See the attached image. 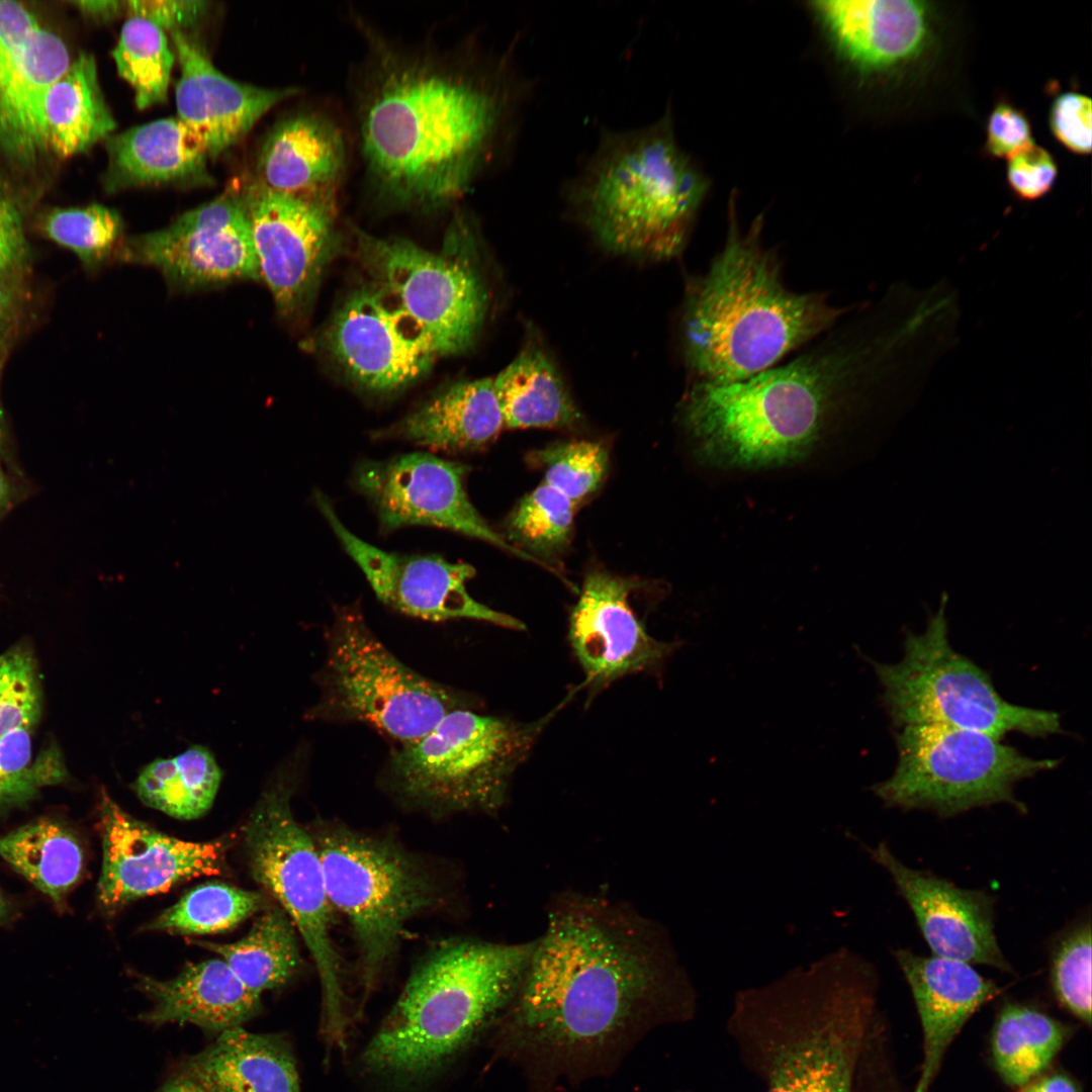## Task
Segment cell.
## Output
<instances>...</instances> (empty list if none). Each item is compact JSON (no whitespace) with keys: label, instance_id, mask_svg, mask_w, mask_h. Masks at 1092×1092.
Returning a JSON list of instances; mask_svg holds the SVG:
<instances>
[{"label":"cell","instance_id":"6da1fadb","mask_svg":"<svg viewBox=\"0 0 1092 1092\" xmlns=\"http://www.w3.org/2000/svg\"><path fill=\"white\" fill-rule=\"evenodd\" d=\"M697 991L668 934L607 899L550 907L524 978L493 1037L529 1092L612 1074L652 1029L694 1019Z\"/></svg>","mask_w":1092,"mask_h":1092},{"label":"cell","instance_id":"7a4b0ae2","mask_svg":"<svg viewBox=\"0 0 1092 1092\" xmlns=\"http://www.w3.org/2000/svg\"><path fill=\"white\" fill-rule=\"evenodd\" d=\"M381 57L360 110L372 183L396 205L458 200L510 146L529 92L525 78L509 55L453 63Z\"/></svg>","mask_w":1092,"mask_h":1092},{"label":"cell","instance_id":"3957f363","mask_svg":"<svg viewBox=\"0 0 1092 1092\" xmlns=\"http://www.w3.org/2000/svg\"><path fill=\"white\" fill-rule=\"evenodd\" d=\"M877 990L874 966L842 947L738 991L727 1030L763 1092H856Z\"/></svg>","mask_w":1092,"mask_h":1092},{"label":"cell","instance_id":"277c9868","mask_svg":"<svg viewBox=\"0 0 1092 1092\" xmlns=\"http://www.w3.org/2000/svg\"><path fill=\"white\" fill-rule=\"evenodd\" d=\"M725 244L689 286L680 320L681 351L693 382L745 380L837 325L848 308L825 293L785 283L776 251L761 239L762 216L743 232L730 200Z\"/></svg>","mask_w":1092,"mask_h":1092},{"label":"cell","instance_id":"5b68a950","mask_svg":"<svg viewBox=\"0 0 1092 1092\" xmlns=\"http://www.w3.org/2000/svg\"><path fill=\"white\" fill-rule=\"evenodd\" d=\"M535 941L446 940L414 968L359 1066L395 1092L422 1087L451 1065L507 1008Z\"/></svg>","mask_w":1092,"mask_h":1092},{"label":"cell","instance_id":"8992f818","mask_svg":"<svg viewBox=\"0 0 1092 1092\" xmlns=\"http://www.w3.org/2000/svg\"><path fill=\"white\" fill-rule=\"evenodd\" d=\"M707 190L666 112L638 128L605 130L566 194L607 250L665 260L684 249Z\"/></svg>","mask_w":1092,"mask_h":1092},{"label":"cell","instance_id":"52a82bcc","mask_svg":"<svg viewBox=\"0 0 1092 1092\" xmlns=\"http://www.w3.org/2000/svg\"><path fill=\"white\" fill-rule=\"evenodd\" d=\"M309 832L332 908L354 940L360 1014L394 963L406 926L438 908L446 891L421 856L388 836L326 820Z\"/></svg>","mask_w":1092,"mask_h":1092},{"label":"cell","instance_id":"ba28073f","mask_svg":"<svg viewBox=\"0 0 1092 1092\" xmlns=\"http://www.w3.org/2000/svg\"><path fill=\"white\" fill-rule=\"evenodd\" d=\"M295 768L284 763L261 794L244 828L245 848L252 877L290 918L315 966L325 1043L343 1049L351 1021L344 964L315 844L291 810Z\"/></svg>","mask_w":1092,"mask_h":1092},{"label":"cell","instance_id":"9c48e42d","mask_svg":"<svg viewBox=\"0 0 1092 1092\" xmlns=\"http://www.w3.org/2000/svg\"><path fill=\"white\" fill-rule=\"evenodd\" d=\"M460 708L387 762V787L404 804L434 815L494 812L511 779L553 713L531 723Z\"/></svg>","mask_w":1092,"mask_h":1092},{"label":"cell","instance_id":"30bf717a","mask_svg":"<svg viewBox=\"0 0 1092 1092\" xmlns=\"http://www.w3.org/2000/svg\"><path fill=\"white\" fill-rule=\"evenodd\" d=\"M872 664L883 687L882 703L898 729L935 724L999 739L1010 732L1046 737L1062 731L1057 712L1007 702L984 669L953 649L943 604L922 633H906L898 662Z\"/></svg>","mask_w":1092,"mask_h":1092},{"label":"cell","instance_id":"8fae6325","mask_svg":"<svg viewBox=\"0 0 1092 1092\" xmlns=\"http://www.w3.org/2000/svg\"><path fill=\"white\" fill-rule=\"evenodd\" d=\"M309 718L360 722L412 744L445 715L471 705L465 696L401 662L370 630L358 607L338 609Z\"/></svg>","mask_w":1092,"mask_h":1092},{"label":"cell","instance_id":"7c38bea8","mask_svg":"<svg viewBox=\"0 0 1092 1092\" xmlns=\"http://www.w3.org/2000/svg\"><path fill=\"white\" fill-rule=\"evenodd\" d=\"M895 737L897 765L874 794L888 807L941 817L999 803L1025 811L1015 785L1059 763L1024 755L989 734L944 725H907Z\"/></svg>","mask_w":1092,"mask_h":1092},{"label":"cell","instance_id":"4fadbf2b","mask_svg":"<svg viewBox=\"0 0 1092 1092\" xmlns=\"http://www.w3.org/2000/svg\"><path fill=\"white\" fill-rule=\"evenodd\" d=\"M358 258L379 288L423 329L437 356L459 354L484 321L487 292L469 253L472 234L461 217L440 252L403 239L356 234Z\"/></svg>","mask_w":1092,"mask_h":1092},{"label":"cell","instance_id":"5bb4252c","mask_svg":"<svg viewBox=\"0 0 1092 1092\" xmlns=\"http://www.w3.org/2000/svg\"><path fill=\"white\" fill-rule=\"evenodd\" d=\"M115 259L153 267L182 291L260 281L244 195L237 193H224L164 229L123 240Z\"/></svg>","mask_w":1092,"mask_h":1092},{"label":"cell","instance_id":"9a60e30c","mask_svg":"<svg viewBox=\"0 0 1092 1092\" xmlns=\"http://www.w3.org/2000/svg\"><path fill=\"white\" fill-rule=\"evenodd\" d=\"M468 471L463 463L415 452L386 461L362 462L354 480L371 502L384 532L417 525L443 528L550 570L543 561L509 543L478 513L466 490Z\"/></svg>","mask_w":1092,"mask_h":1092},{"label":"cell","instance_id":"2e32d148","mask_svg":"<svg viewBox=\"0 0 1092 1092\" xmlns=\"http://www.w3.org/2000/svg\"><path fill=\"white\" fill-rule=\"evenodd\" d=\"M244 201L260 281L281 317H297L334 247L335 195L290 194L260 185L244 194Z\"/></svg>","mask_w":1092,"mask_h":1092},{"label":"cell","instance_id":"e0dca14e","mask_svg":"<svg viewBox=\"0 0 1092 1092\" xmlns=\"http://www.w3.org/2000/svg\"><path fill=\"white\" fill-rule=\"evenodd\" d=\"M98 829L102 868L97 900L106 914L185 880L219 875L233 841L192 842L167 835L126 813L104 790L98 805Z\"/></svg>","mask_w":1092,"mask_h":1092},{"label":"cell","instance_id":"ac0fdd59","mask_svg":"<svg viewBox=\"0 0 1092 1092\" xmlns=\"http://www.w3.org/2000/svg\"><path fill=\"white\" fill-rule=\"evenodd\" d=\"M313 496L343 548L385 605L432 622L469 619L511 629L523 628L517 619L489 609L469 595L466 582L475 573L471 565L439 556L384 551L347 529L323 492L316 490Z\"/></svg>","mask_w":1092,"mask_h":1092},{"label":"cell","instance_id":"d6986e66","mask_svg":"<svg viewBox=\"0 0 1092 1092\" xmlns=\"http://www.w3.org/2000/svg\"><path fill=\"white\" fill-rule=\"evenodd\" d=\"M326 348L358 385L402 388L429 371L437 354L423 329L375 284L354 291L325 335Z\"/></svg>","mask_w":1092,"mask_h":1092},{"label":"cell","instance_id":"ffe728a7","mask_svg":"<svg viewBox=\"0 0 1092 1092\" xmlns=\"http://www.w3.org/2000/svg\"><path fill=\"white\" fill-rule=\"evenodd\" d=\"M60 36L22 3L0 0V151L28 164L47 150L44 102L71 64Z\"/></svg>","mask_w":1092,"mask_h":1092},{"label":"cell","instance_id":"44dd1931","mask_svg":"<svg viewBox=\"0 0 1092 1092\" xmlns=\"http://www.w3.org/2000/svg\"><path fill=\"white\" fill-rule=\"evenodd\" d=\"M635 581L602 570L589 572L569 617L568 639L593 688L659 669L682 645L653 638L629 598Z\"/></svg>","mask_w":1092,"mask_h":1092},{"label":"cell","instance_id":"7402d4cb","mask_svg":"<svg viewBox=\"0 0 1092 1092\" xmlns=\"http://www.w3.org/2000/svg\"><path fill=\"white\" fill-rule=\"evenodd\" d=\"M863 847L891 876L935 956L1012 972L997 942L992 896L907 867L886 842Z\"/></svg>","mask_w":1092,"mask_h":1092},{"label":"cell","instance_id":"603a6c76","mask_svg":"<svg viewBox=\"0 0 1092 1092\" xmlns=\"http://www.w3.org/2000/svg\"><path fill=\"white\" fill-rule=\"evenodd\" d=\"M837 52L862 74L889 72L915 62L933 37L932 10L914 0L813 1Z\"/></svg>","mask_w":1092,"mask_h":1092},{"label":"cell","instance_id":"cb8c5ba5","mask_svg":"<svg viewBox=\"0 0 1092 1092\" xmlns=\"http://www.w3.org/2000/svg\"><path fill=\"white\" fill-rule=\"evenodd\" d=\"M171 35L181 69L175 89L177 117L198 133L209 158L231 148L272 107L298 92L234 81L183 31Z\"/></svg>","mask_w":1092,"mask_h":1092},{"label":"cell","instance_id":"d4e9b609","mask_svg":"<svg viewBox=\"0 0 1092 1092\" xmlns=\"http://www.w3.org/2000/svg\"><path fill=\"white\" fill-rule=\"evenodd\" d=\"M893 954L911 989L923 1033V1059L914 1092H929L962 1027L1001 990L965 962L923 957L904 948Z\"/></svg>","mask_w":1092,"mask_h":1092},{"label":"cell","instance_id":"484cf974","mask_svg":"<svg viewBox=\"0 0 1092 1092\" xmlns=\"http://www.w3.org/2000/svg\"><path fill=\"white\" fill-rule=\"evenodd\" d=\"M134 986L153 1003L139 1015L152 1026L192 1024L217 1036L261 1012V997L251 992L221 959L188 964L176 977L158 980L134 974Z\"/></svg>","mask_w":1092,"mask_h":1092},{"label":"cell","instance_id":"4316f807","mask_svg":"<svg viewBox=\"0 0 1092 1092\" xmlns=\"http://www.w3.org/2000/svg\"><path fill=\"white\" fill-rule=\"evenodd\" d=\"M346 164L340 128L322 114L305 112L280 121L259 159L263 186L278 192L335 195Z\"/></svg>","mask_w":1092,"mask_h":1092},{"label":"cell","instance_id":"83f0119b","mask_svg":"<svg viewBox=\"0 0 1092 1092\" xmlns=\"http://www.w3.org/2000/svg\"><path fill=\"white\" fill-rule=\"evenodd\" d=\"M174 1068L213 1092H301L292 1044L282 1033L228 1029Z\"/></svg>","mask_w":1092,"mask_h":1092},{"label":"cell","instance_id":"f1b7e54d","mask_svg":"<svg viewBox=\"0 0 1092 1092\" xmlns=\"http://www.w3.org/2000/svg\"><path fill=\"white\" fill-rule=\"evenodd\" d=\"M505 428L490 377L457 382L428 399L379 437H394L435 451H473Z\"/></svg>","mask_w":1092,"mask_h":1092},{"label":"cell","instance_id":"f546056e","mask_svg":"<svg viewBox=\"0 0 1092 1092\" xmlns=\"http://www.w3.org/2000/svg\"><path fill=\"white\" fill-rule=\"evenodd\" d=\"M109 138L107 180L112 189L194 178L204 172L209 158L202 139L177 116Z\"/></svg>","mask_w":1092,"mask_h":1092},{"label":"cell","instance_id":"4dcf8cb0","mask_svg":"<svg viewBox=\"0 0 1092 1092\" xmlns=\"http://www.w3.org/2000/svg\"><path fill=\"white\" fill-rule=\"evenodd\" d=\"M492 380L505 428H571L581 420L555 362L535 341L527 342Z\"/></svg>","mask_w":1092,"mask_h":1092},{"label":"cell","instance_id":"1f68e13d","mask_svg":"<svg viewBox=\"0 0 1092 1092\" xmlns=\"http://www.w3.org/2000/svg\"><path fill=\"white\" fill-rule=\"evenodd\" d=\"M47 148L67 158L109 138L116 123L101 92L94 58L81 54L52 85L44 102Z\"/></svg>","mask_w":1092,"mask_h":1092},{"label":"cell","instance_id":"d6a6232c","mask_svg":"<svg viewBox=\"0 0 1092 1092\" xmlns=\"http://www.w3.org/2000/svg\"><path fill=\"white\" fill-rule=\"evenodd\" d=\"M220 956L243 984L261 997L294 979L302 967L298 933L278 904L270 903L250 931L233 943L192 940Z\"/></svg>","mask_w":1092,"mask_h":1092},{"label":"cell","instance_id":"836d02e7","mask_svg":"<svg viewBox=\"0 0 1092 1092\" xmlns=\"http://www.w3.org/2000/svg\"><path fill=\"white\" fill-rule=\"evenodd\" d=\"M0 857L60 908L81 879L85 859L78 835L48 818L0 836Z\"/></svg>","mask_w":1092,"mask_h":1092},{"label":"cell","instance_id":"e575fe53","mask_svg":"<svg viewBox=\"0 0 1092 1092\" xmlns=\"http://www.w3.org/2000/svg\"><path fill=\"white\" fill-rule=\"evenodd\" d=\"M213 754L192 745L182 753L145 765L131 785L147 806L178 819H195L211 807L221 781Z\"/></svg>","mask_w":1092,"mask_h":1092},{"label":"cell","instance_id":"d590c367","mask_svg":"<svg viewBox=\"0 0 1092 1092\" xmlns=\"http://www.w3.org/2000/svg\"><path fill=\"white\" fill-rule=\"evenodd\" d=\"M1069 1035V1026L1048 1014L1007 1003L992 1034L995 1069L1006 1084L1020 1088L1049 1067Z\"/></svg>","mask_w":1092,"mask_h":1092},{"label":"cell","instance_id":"8d00e7d4","mask_svg":"<svg viewBox=\"0 0 1092 1092\" xmlns=\"http://www.w3.org/2000/svg\"><path fill=\"white\" fill-rule=\"evenodd\" d=\"M271 902L265 895L224 883H205L146 925L148 930L176 934H208L230 930L262 911Z\"/></svg>","mask_w":1092,"mask_h":1092},{"label":"cell","instance_id":"74e56055","mask_svg":"<svg viewBox=\"0 0 1092 1092\" xmlns=\"http://www.w3.org/2000/svg\"><path fill=\"white\" fill-rule=\"evenodd\" d=\"M112 57L119 76L133 90L138 108L166 100L175 56L163 29L143 17L130 15L121 28Z\"/></svg>","mask_w":1092,"mask_h":1092},{"label":"cell","instance_id":"f35d334b","mask_svg":"<svg viewBox=\"0 0 1092 1092\" xmlns=\"http://www.w3.org/2000/svg\"><path fill=\"white\" fill-rule=\"evenodd\" d=\"M576 508L562 493L542 482L513 509L506 520L505 538L531 556L533 552L544 557L557 555L570 541Z\"/></svg>","mask_w":1092,"mask_h":1092},{"label":"cell","instance_id":"ab89813d","mask_svg":"<svg viewBox=\"0 0 1092 1092\" xmlns=\"http://www.w3.org/2000/svg\"><path fill=\"white\" fill-rule=\"evenodd\" d=\"M42 234L95 268L115 258L123 240L119 214L104 205L55 208L41 219Z\"/></svg>","mask_w":1092,"mask_h":1092},{"label":"cell","instance_id":"60d3db41","mask_svg":"<svg viewBox=\"0 0 1092 1092\" xmlns=\"http://www.w3.org/2000/svg\"><path fill=\"white\" fill-rule=\"evenodd\" d=\"M527 459L542 470L543 483L578 506L602 485L608 471L609 452L596 441L570 440L533 450Z\"/></svg>","mask_w":1092,"mask_h":1092},{"label":"cell","instance_id":"b9f144b4","mask_svg":"<svg viewBox=\"0 0 1092 1092\" xmlns=\"http://www.w3.org/2000/svg\"><path fill=\"white\" fill-rule=\"evenodd\" d=\"M65 776L57 752L32 758L31 727H19L0 737V808L23 804Z\"/></svg>","mask_w":1092,"mask_h":1092},{"label":"cell","instance_id":"7bdbcfd3","mask_svg":"<svg viewBox=\"0 0 1092 1092\" xmlns=\"http://www.w3.org/2000/svg\"><path fill=\"white\" fill-rule=\"evenodd\" d=\"M1051 983L1059 1003L1076 1018L1091 1023V923L1066 931L1051 958Z\"/></svg>","mask_w":1092,"mask_h":1092},{"label":"cell","instance_id":"ee69618b","mask_svg":"<svg viewBox=\"0 0 1092 1092\" xmlns=\"http://www.w3.org/2000/svg\"><path fill=\"white\" fill-rule=\"evenodd\" d=\"M40 714L36 666L29 650L14 647L0 656V737L33 727Z\"/></svg>","mask_w":1092,"mask_h":1092},{"label":"cell","instance_id":"f6af8a7d","mask_svg":"<svg viewBox=\"0 0 1092 1092\" xmlns=\"http://www.w3.org/2000/svg\"><path fill=\"white\" fill-rule=\"evenodd\" d=\"M1058 176L1051 153L1033 142L1007 158L1008 185L1020 200L1031 202L1050 193Z\"/></svg>","mask_w":1092,"mask_h":1092},{"label":"cell","instance_id":"bcb514c9","mask_svg":"<svg viewBox=\"0 0 1092 1092\" xmlns=\"http://www.w3.org/2000/svg\"><path fill=\"white\" fill-rule=\"evenodd\" d=\"M1091 99L1076 91L1060 94L1051 106L1049 122L1057 141L1070 152H1091Z\"/></svg>","mask_w":1092,"mask_h":1092},{"label":"cell","instance_id":"7dc6e473","mask_svg":"<svg viewBox=\"0 0 1092 1092\" xmlns=\"http://www.w3.org/2000/svg\"><path fill=\"white\" fill-rule=\"evenodd\" d=\"M1031 143V126L1024 112L1010 103H998L988 118L987 154L993 158H1008Z\"/></svg>","mask_w":1092,"mask_h":1092},{"label":"cell","instance_id":"c3c4849f","mask_svg":"<svg viewBox=\"0 0 1092 1092\" xmlns=\"http://www.w3.org/2000/svg\"><path fill=\"white\" fill-rule=\"evenodd\" d=\"M26 253L21 205L12 189L0 177V274L17 273Z\"/></svg>","mask_w":1092,"mask_h":1092},{"label":"cell","instance_id":"681fc988","mask_svg":"<svg viewBox=\"0 0 1092 1092\" xmlns=\"http://www.w3.org/2000/svg\"><path fill=\"white\" fill-rule=\"evenodd\" d=\"M124 4L130 15L143 17L164 31L173 32L193 25L208 3L199 0H131Z\"/></svg>","mask_w":1092,"mask_h":1092},{"label":"cell","instance_id":"f907efd6","mask_svg":"<svg viewBox=\"0 0 1092 1092\" xmlns=\"http://www.w3.org/2000/svg\"><path fill=\"white\" fill-rule=\"evenodd\" d=\"M16 275L0 274V349L15 332L23 311L24 291Z\"/></svg>","mask_w":1092,"mask_h":1092},{"label":"cell","instance_id":"816d5d0a","mask_svg":"<svg viewBox=\"0 0 1092 1092\" xmlns=\"http://www.w3.org/2000/svg\"><path fill=\"white\" fill-rule=\"evenodd\" d=\"M1019 1092H1080V1090L1070 1077L1063 1074H1053L1036 1080L1033 1079L1020 1087Z\"/></svg>","mask_w":1092,"mask_h":1092},{"label":"cell","instance_id":"f5cc1de1","mask_svg":"<svg viewBox=\"0 0 1092 1092\" xmlns=\"http://www.w3.org/2000/svg\"><path fill=\"white\" fill-rule=\"evenodd\" d=\"M154 1092H213L191 1075L174 1068Z\"/></svg>","mask_w":1092,"mask_h":1092},{"label":"cell","instance_id":"db71d44e","mask_svg":"<svg viewBox=\"0 0 1092 1092\" xmlns=\"http://www.w3.org/2000/svg\"><path fill=\"white\" fill-rule=\"evenodd\" d=\"M75 4L86 14L95 17H109L116 14L121 8L118 1H77Z\"/></svg>","mask_w":1092,"mask_h":1092},{"label":"cell","instance_id":"11a10c76","mask_svg":"<svg viewBox=\"0 0 1092 1092\" xmlns=\"http://www.w3.org/2000/svg\"><path fill=\"white\" fill-rule=\"evenodd\" d=\"M861 1092H904L895 1073L886 1072L876 1076Z\"/></svg>","mask_w":1092,"mask_h":1092},{"label":"cell","instance_id":"9f6ffc18","mask_svg":"<svg viewBox=\"0 0 1092 1092\" xmlns=\"http://www.w3.org/2000/svg\"><path fill=\"white\" fill-rule=\"evenodd\" d=\"M12 497L11 483L0 468V512L3 511L9 504Z\"/></svg>","mask_w":1092,"mask_h":1092},{"label":"cell","instance_id":"6f0895ef","mask_svg":"<svg viewBox=\"0 0 1092 1092\" xmlns=\"http://www.w3.org/2000/svg\"><path fill=\"white\" fill-rule=\"evenodd\" d=\"M14 914V906L0 890V925L9 922Z\"/></svg>","mask_w":1092,"mask_h":1092},{"label":"cell","instance_id":"680465c9","mask_svg":"<svg viewBox=\"0 0 1092 1092\" xmlns=\"http://www.w3.org/2000/svg\"><path fill=\"white\" fill-rule=\"evenodd\" d=\"M6 445V425L4 419V412L0 400V457L4 452Z\"/></svg>","mask_w":1092,"mask_h":1092}]
</instances>
